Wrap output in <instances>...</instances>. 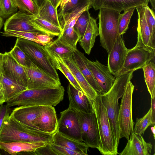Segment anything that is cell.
Returning <instances> with one entry per match:
<instances>
[{"instance_id": "obj_24", "label": "cell", "mask_w": 155, "mask_h": 155, "mask_svg": "<svg viewBox=\"0 0 155 155\" xmlns=\"http://www.w3.org/2000/svg\"><path fill=\"white\" fill-rule=\"evenodd\" d=\"M75 62L84 78L97 94L101 95L102 90L95 79L88 64V59L77 48L72 54Z\"/></svg>"}, {"instance_id": "obj_4", "label": "cell", "mask_w": 155, "mask_h": 155, "mask_svg": "<svg viewBox=\"0 0 155 155\" xmlns=\"http://www.w3.org/2000/svg\"><path fill=\"white\" fill-rule=\"evenodd\" d=\"M97 119L100 139V145L98 149L104 155L118 154L117 147L112 132L106 108L103 105L100 95L91 100Z\"/></svg>"}, {"instance_id": "obj_13", "label": "cell", "mask_w": 155, "mask_h": 155, "mask_svg": "<svg viewBox=\"0 0 155 155\" xmlns=\"http://www.w3.org/2000/svg\"><path fill=\"white\" fill-rule=\"evenodd\" d=\"M121 36H119L108 55L107 66L111 73L117 76L122 68L128 51Z\"/></svg>"}, {"instance_id": "obj_8", "label": "cell", "mask_w": 155, "mask_h": 155, "mask_svg": "<svg viewBox=\"0 0 155 155\" xmlns=\"http://www.w3.org/2000/svg\"><path fill=\"white\" fill-rule=\"evenodd\" d=\"M76 112L80 125L82 141L89 147L98 150L100 145V139L94 112Z\"/></svg>"}, {"instance_id": "obj_41", "label": "cell", "mask_w": 155, "mask_h": 155, "mask_svg": "<svg viewBox=\"0 0 155 155\" xmlns=\"http://www.w3.org/2000/svg\"><path fill=\"white\" fill-rule=\"evenodd\" d=\"M90 13L89 10L83 12L76 21L74 28L78 34L80 39L82 37L86 28Z\"/></svg>"}, {"instance_id": "obj_19", "label": "cell", "mask_w": 155, "mask_h": 155, "mask_svg": "<svg viewBox=\"0 0 155 155\" xmlns=\"http://www.w3.org/2000/svg\"><path fill=\"white\" fill-rule=\"evenodd\" d=\"M58 123L54 107L52 106H45L33 124L37 129L41 131L53 134L57 130Z\"/></svg>"}, {"instance_id": "obj_28", "label": "cell", "mask_w": 155, "mask_h": 155, "mask_svg": "<svg viewBox=\"0 0 155 155\" xmlns=\"http://www.w3.org/2000/svg\"><path fill=\"white\" fill-rule=\"evenodd\" d=\"M47 52L52 64L56 69L60 71L74 87L82 91L72 73L61 56L55 53Z\"/></svg>"}, {"instance_id": "obj_34", "label": "cell", "mask_w": 155, "mask_h": 155, "mask_svg": "<svg viewBox=\"0 0 155 155\" xmlns=\"http://www.w3.org/2000/svg\"><path fill=\"white\" fill-rule=\"evenodd\" d=\"M45 48L47 51L56 53L61 56L72 55L77 49L65 45L58 38L54 40L50 45L45 47Z\"/></svg>"}, {"instance_id": "obj_2", "label": "cell", "mask_w": 155, "mask_h": 155, "mask_svg": "<svg viewBox=\"0 0 155 155\" xmlns=\"http://www.w3.org/2000/svg\"><path fill=\"white\" fill-rule=\"evenodd\" d=\"M53 134L33 129L18 121L10 115L4 118L0 130V141L52 142Z\"/></svg>"}, {"instance_id": "obj_21", "label": "cell", "mask_w": 155, "mask_h": 155, "mask_svg": "<svg viewBox=\"0 0 155 155\" xmlns=\"http://www.w3.org/2000/svg\"><path fill=\"white\" fill-rule=\"evenodd\" d=\"M45 106L32 105L19 106L13 110L10 115L29 127L37 129L33 124L41 114Z\"/></svg>"}, {"instance_id": "obj_54", "label": "cell", "mask_w": 155, "mask_h": 155, "mask_svg": "<svg viewBox=\"0 0 155 155\" xmlns=\"http://www.w3.org/2000/svg\"><path fill=\"white\" fill-rule=\"evenodd\" d=\"M149 2L151 4L152 8L151 9L153 10L155 12V0H149Z\"/></svg>"}, {"instance_id": "obj_43", "label": "cell", "mask_w": 155, "mask_h": 155, "mask_svg": "<svg viewBox=\"0 0 155 155\" xmlns=\"http://www.w3.org/2000/svg\"><path fill=\"white\" fill-rule=\"evenodd\" d=\"M50 147L56 155H80L77 152L64 147L55 144L52 142L49 143Z\"/></svg>"}, {"instance_id": "obj_45", "label": "cell", "mask_w": 155, "mask_h": 155, "mask_svg": "<svg viewBox=\"0 0 155 155\" xmlns=\"http://www.w3.org/2000/svg\"><path fill=\"white\" fill-rule=\"evenodd\" d=\"M35 155H56L49 143L38 148L35 151Z\"/></svg>"}, {"instance_id": "obj_14", "label": "cell", "mask_w": 155, "mask_h": 155, "mask_svg": "<svg viewBox=\"0 0 155 155\" xmlns=\"http://www.w3.org/2000/svg\"><path fill=\"white\" fill-rule=\"evenodd\" d=\"M4 74L18 84L27 88V81L24 67L12 57L9 52L3 54Z\"/></svg>"}, {"instance_id": "obj_15", "label": "cell", "mask_w": 155, "mask_h": 155, "mask_svg": "<svg viewBox=\"0 0 155 155\" xmlns=\"http://www.w3.org/2000/svg\"><path fill=\"white\" fill-rule=\"evenodd\" d=\"M91 7L95 10L102 8L120 12L141 5H148L149 0H88Z\"/></svg>"}, {"instance_id": "obj_35", "label": "cell", "mask_w": 155, "mask_h": 155, "mask_svg": "<svg viewBox=\"0 0 155 155\" xmlns=\"http://www.w3.org/2000/svg\"><path fill=\"white\" fill-rule=\"evenodd\" d=\"M152 119L151 110L150 108L147 113L142 117L136 119L134 132L136 134L142 135L143 134L147 129L150 126L155 125Z\"/></svg>"}, {"instance_id": "obj_55", "label": "cell", "mask_w": 155, "mask_h": 155, "mask_svg": "<svg viewBox=\"0 0 155 155\" xmlns=\"http://www.w3.org/2000/svg\"><path fill=\"white\" fill-rule=\"evenodd\" d=\"M151 131L153 134L154 139L155 138V125L151 127Z\"/></svg>"}, {"instance_id": "obj_3", "label": "cell", "mask_w": 155, "mask_h": 155, "mask_svg": "<svg viewBox=\"0 0 155 155\" xmlns=\"http://www.w3.org/2000/svg\"><path fill=\"white\" fill-rule=\"evenodd\" d=\"M64 91L61 85L27 89L8 100L6 104L9 107L22 105L55 106L63 100Z\"/></svg>"}, {"instance_id": "obj_53", "label": "cell", "mask_w": 155, "mask_h": 155, "mask_svg": "<svg viewBox=\"0 0 155 155\" xmlns=\"http://www.w3.org/2000/svg\"><path fill=\"white\" fill-rule=\"evenodd\" d=\"M39 8L43 3L45 0H33Z\"/></svg>"}, {"instance_id": "obj_22", "label": "cell", "mask_w": 155, "mask_h": 155, "mask_svg": "<svg viewBox=\"0 0 155 155\" xmlns=\"http://www.w3.org/2000/svg\"><path fill=\"white\" fill-rule=\"evenodd\" d=\"M61 57L72 73L83 93L91 100H94L97 93L82 74L73 60L72 55Z\"/></svg>"}, {"instance_id": "obj_27", "label": "cell", "mask_w": 155, "mask_h": 155, "mask_svg": "<svg viewBox=\"0 0 155 155\" xmlns=\"http://www.w3.org/2000/svg\"><path fill=\"white\" fill-rule=\"evenodd\" d=\"M91 8L88 0H83L76 7L69 12L62 14L60 21L62 31L68 27H74L76 21L84 12Z\"/></svg>"}, {"instance_id": "obj_38", "label": "cell", "mask_w": 155, "mask_h": 155, "mask_svg": "<svg viewBox=\"0 0 155 155\" xmlns=\"http://www.w3.org/2000/svg\"><path fill=\"white\" fill-rule=\"evenodd\" d=\"M1 35L5 37H15L27 39L37 43L36 36L39 33L38 32L21 31L12 30L5 31L0 32Z\"/></svg>"}, {"instance_id": "obj_42", "label": "cell", "mask_w": 155, "mask_h": 155, "mask_svg": "<svg viewBox=\"0 0 155 155\" xmlns=\"http://www.w3.org/2000/svg\"><path fill=\"white\" fill-rule=\"evenodd\" d=\"M0 5L3 13L2 18H6L18 12L13 0H0Z\"/></svg>"}, {"instance_id": "obj_50", "label": "cell", "mask_w": 155, "mask_h": 155, "mask_svg": "<svg viewBox=\"0 0 155 155\" xmlns=\"http://www.w3.org/2000/svg\"><path fill=\"white\" fill-rule=\"evenodd\" d=\"M69 0H60L59 3L60 8L58 12L59 13H58V16L60 17L61 15L64 7L67 4V3L69 1Z\"/></svg>"}, {"instance_id": "obj_46", "label": "cell", "mask_w": 155, "mask_h": 155, "mask_svg": "<svg viewBox=\"0 0 155 155\" xmlns=\"http://www.w3.org/2000/svg\"><path fill=\"white\" fill-rule=\"evenodd\" d=\"M11 110L7 104L1 105L0 106V130L2 125L3 120L7 116L10 115Z\"/></svg>"}, {"instance_id": "obj_49", "label": "cell", "mask_w": 155, "mask_h": 155, "mask_svg": "<svg viewBox=\"0 0 155 155\" xmlns=\"http://www.w3.org/2000/svg\"><path fill=\"white\" fill-rule=\"evenodd\" d=\"M151 116L153 121L155 122V98H151Z\"/></svg>"}, {"instance_id": "obj_36", "label": "cell", "mask_w": 155, "mask_h": 155, "mask_svg": "<svg viewBox=\"0 0 155 155\" xmlns=\"http://www.w3.org/2000/svg\"><path fill=\"white\" fill-rule=\"evenodd\" d=\"M19 11L34 15H37L39 8L33 0H13Z\"/></svg>"}, {"instance_id": "obj_11", "label": "cell", "mask_w": 155, "mask_h": 155, "mask_svg": "<svg viewBox=\"0 0 155 155\" xmlns=\"http://www.w3.org/2000/svg\"><path fill=\"white\" fill-rule=\"evenodd\" d=\"M60 114L57 131L68 137L82 141L80 125L76 112L68 108L61 112Z\"/></svg>"}, {"instance_id": "obj_56", "label": "cell", "mask_w": 155, "mask_h": 155, "mask_svg": "<svg viewBox=\"0 0 155 155\" xmlns=\"http://www.w3.org/2000/svg\"><path fill=\"white\" fill-rule=\"evenodd\" d=\"M4 24V21L3 18L0 17V30L2 28L3 25Z\"/></svg>"}, {"instance_id": "obj_9", "label": "cell", "mask_w": 155, "mask_h": 155, "mask_svg": "<svg viewBox=\"0 0 155 155\" xmlns=\"http://www.w3.org/2000/svg\"><path fill=\"white\" fill-rule=\"evenodd\" d=\"M23 67L26 77L27 89H40L61 85L60 80L55 79L32 62L29 66Z\"/></svg>"}, {"instance_id": "obj_10", "label": "cell", "mask_w": 155, "mask_h": 155, "mask_svg": "<svg viewBox=\"0 0 155 155\" xmlns=\"http://www.w3.org/2000/svg\"><path fill=\"white\" fill-rule=\"evenodd\" d=\"M155 54L152 51L140 47L135 46L128 49L124 65L117 76L129 71L142 69L154 58Z\"/></svg>"}, {"instance_id": "obj_44", "label": "cell", "mask_w": 155, "mask_h": 155, "mask_svg": "<svg viewBox=\"0 0 155 155\" xmlns=\"http://www.w3.org/2000/svg\"><path fill=\"white\" fill-rule=\"evenodd\" d=\"M53 37L48 34L39 33L36 36L37 43L45 47L48 46L54 41Z\"/></svg>"}, {"instance_id": "obj_29", "label": "cell", "mask_w": 155, "mask_h": 155, "mask_svg": "<svg viewBox=\"0 0 155 155\" xmlns=\"http://www.w3.org/2000/svg\"><path fill=\"white\" fill-rule=\"evenodd\" d=\"M37 15L61 28L58 16V9L55 8L51 0H44L39 7Z\"/></svg>"}, {"instance_id": "obj_31", "label": "cell", "mask_w": 155, "mask_h": 155, "mask_svg": "<svg viewBox=\"0 0 155 155\" xmlns=\"http://www.w3.org/2000/svg\"><path fill=\"white\" fill-rule=\"evenodd\" d=\"M0 81L5 90L6 102L27 89V87L18 84L10 78L4 74L0 75Z\"/></svg>"}, {"instance_id": "obj_30", "label": "cell", "mask_w": 155, "mask_h": 155, "mask_svg": "<svg viewBox=\"0 0 155 155\" xmlns=\"http://www.w3.org/2000/svg\"><path fill=\"white\" fill-rule=\"evenodd\" d=\"M30 21L41 33L48 34L54 37H58L62 32V29L61 28L42 18L38 15H33Z\"/></svg>"}, {"instance_id": "obj_33", "label": "cell", "mask_w": 155, "mask_h": 155, "mask_svg": "<svg viewBox=\"0 0 155 155\" xmlns=\"http://www.w3.org/2000/svg\"><path fill=\"white\" fill-rule=\"evenodd\" d=\"M58 38L62 43L68 46L76 49L80 37L73 27H68L62 31Z\"/></svg>"}, {"instance_id": "obj_16", "label": "cell", "mask_w": 155, "mask_h": 155, "mask_svg": "<svg viewBox=\"0 0 155 155\" xmlns=\"http://www.w3.org/2000/svg\"><path fill=\"white\" fill-rule=\"evenodd\" d=\"M67 92L69 102L68 108L76 112L90 113L94 112L91 100L82 91L76 89L69 83Z\"/></svg>"}, {"instance_id": "obj_1", "label": "cell", "mask_w": 155, "mask_h": 155, "mask_svg": "<svg viewBox=\"0 0 155 155\" xmlns=\"http://www.w3.org/2000/svg\"><path fill=\"white\" fill-rule=\"evenodd\" d=\"M134 71H130L117 76L110 90L100 95L102 102L106 109L112 132L117 147L120 141L118 117L119 107L118 101L123 96L128 82L133 77Z\"/></svg>"}, {"instance_id": "obj_6", "label": "cell", "mask_w": 155, "mask_h": 155, "mask_svg": "<svg viewBox=\"0 0 155 155\" xmlns=\"http://www.w3.org/2000/svg\"><path fill=\"white\" fill-rule=\"evenodd\" d=\"M15 44L20 48L31 62L55 79L60 80L57 70L52 64L44 46L18 38Z\"/></svg>"}, {"instance_id": "obj_52", "label": "cell", "mask_w": 155, "mask_h": 155, "mask_svg": "<svg viewBox=\"0 0 155 155\" xmlns=\"http://www.w3.org/2000/svg\"><path fill=\"white\" fill-rule=\"evenodd\" d=\"M51 1L55 8L58 9V8L59 6L60 0H51Z\"/></svg>"}, {"instance_id": "obj_18", "label": "cell", "mask_w": 155, "mask_h": 155, "mask_svg": "<svg viewBox=\"0 0 155 155\" xmlns=\"http://www.w3.org/2000/svg\"><path fill=\"white\" fill-rule=\"evenodd\" d=\"M145 5H141L136 8L138 16L137 31V42L135 46L147 48L155 52L152 46L151 35L149 27L146 18Z\"/></svg>"}, {"instance_id": "obj_48", "label": "cell", "mask_w": 155, "mask_h": 155, "mask_svg": "<svg viewBox=\"0 0 155 155\" xmlns=\"http://www.w3.org/2000/svg\"><path fill=\"white\" fill-rule=\"evenodd\" d=\"M6 102L5 92L3 84L0 81V105Z\"/></svg>"}, {"instance_id": "obj_26", "label": "cell", "mask_w": 155, "mask_h": 155, "mask_svg": "<svg viewBox=\"0 0 155 155\" xmlns=\"http://www.w3.org/2000/svg\"><path fill=\"white\" fill-rule=\"evenodd\" d=\"M98 35V27L97 20L92 17L89 13L86 28L83 36L79 41L81 46L87 54H90L96 38Z\"/></svg>"}, {"instance_id": "obj_7", "label": "cell", "mask_w": 155, "mask_h": 155, "mask_svg": "<svg viewBox=\"0 0 155 155\" xmlns=\"http://www.w3.org/2000/svg\"><path fill=\"white\" fill-rule=\"evenodd\" d=\"M134 86L130 81L128 83L121 97L118 117L120 138L129 139L134 131V123L132 115V98Z\"/></svg>"}, {"instance_id": "obj_39", "label": "cell", "mask_w": 155, "mask_h": 155, "mask_svg": "<svg viewBox=\"0 0 155 155\" xmlns=\"http://www.w3.org/2000/svg\"><path fill=\"white\" fill-rule=\"evenodd\" d=\"M9 52L21 66L28 67L30 65L31 61L20 48L16 44Z\"/></svg>"}, {"instance_id": "obj_32", "label": "cell", "mask_w": 155, "mask_h": 155, "mask_svg": "<svg viewBox=\"0 0 155 155\" xmlns=\"http://www.w3.org/2000/svg\"><path fill=\"white\" fill-rule=\"evenodd\" d=\"M145 81L151 98H155V65L150 61L142 68Z\"/></svg>"}, {"instance_id": "obj_40", "label": "cell", "mask_w": 155, "mask_h": 155, "mask_svg": "<svg viewBox=\"0 0 155 155\" xmlns=\"http://www.w3.org/2000/svg\"><path fill=\"white\" fill-rule=\"evenodd\" d=\"M145 15L151 35V43L155 49V12L148 5H145Z\"/></svg>"}, {"instance_id": "obj_47", "label": "cell", "mask_w": 155, "mask_h": 155, "mask_svg": "<svg viewBox=\"0 0 155 155\" xmlns=\"http://www.w3.org/2000/svg\"><path fill=\"white\" fill-rule=\"evenodd\" d=\"M83 0H69L64 6L61 15L70 12L76 7Z\"/></svg>"}, {"instance_id": "obj_12", "label": "cell", "mask_w": 155, "mask_h": 155, "mask_svg": "<svg viewBox=\"0 0 155 155\" xmlns=\"http://www.w3.org/2000/svg\"><path fill=\"white\" fill-rule=\"evenodd\" d=\"M88 63L95 79L102 90V94L106 93L114 83L116 77L111 73L107 66L97 60H88Z\"/></svg>"}, {"instance_id": "obj_20", "label": "cell", "mask_w": 155, "mask_h": 155, "mask_svg": "<svg viewBox=\"0 0 155 155\" xmlns=\"http://www.w3.org/2000/svg\"><path fill=\"white\" fill-rule=\"evenodd\" d=\"M127 143L120 155H150L152 145L145 141L141 135L132 131Z\"/></svg>"}, {"instance_id": "obj_25", "label": "cell", "mask_w": 155, "mask_h": 155, "mask_svg": "<svg viewBox=\"0 0 155 155\" xmlns=\"http://www.w3.org/2000/svg\"><path fill=\"white\" fill-rule=\"evenodd\" d=\"M79 153L80 155H87L89 147L82 141L66 136L57 131L53 135L52 142Z\"/></svg>"}, {"instance_id": "obj_57", "label": "cell", "mask_w": 155, "mask_h": 155, "mask_svg": "<svg viewBox=\"0 0 155 155\" xmlns=\"http://www.w3.org/2000/svg\"><path fill=\"white\" fill-rule=\"evenodd\" d=\"M0 17L2 18L3 17V13L2 11V10L1 7L0 5Z\"/></svg>"}, {"instance_id": "obj_23", "label": "cell", "mask_w": 155, "mask_h": 155, "mask_svg": "<svg viewBox=\"0 0 155 155\" xmlns=\"http://www.w3.org/2000/svg\"><path fill=\"white\" fill-rule=\"evenodd\" d=\"M43 142H31L23 141L11 142L0 141V149L8 153L16 155L26 152L35 151L38 148L46 145Z\"/></svg>"}, {"instance_id": "obj_5", "label": "cell", "mask_w": 155, "mask_h": 155, "mask_svg": "<svg viewBox=\"0 0 155 155\" xmlns=\"http://www.w3.org/2000/svg\"><path fill=\"white\" fill-rule=\"evenodd\" d=\"M99 10L98 27L100 43L108 54L120 36L118 20L121 12L105 8Z\"/></svg>"}, {"instance_id": "obj_37", "label": "cell", "mask_w": 155, "mask_h": 155, "mask_svg": "<svg viewBox=\"0 0 155 155\" xmlns=\"http://www.w3.org/2000/svg\"><path fill=\"white\" fill-rule=\"evenodd\" d=\"M135 8L134 7L125 10L120 14L118 20V29L120 35L125 34L128 29L131 18Z\"/></svg>"}, {"instance_id": "obj_58", "label": "cell", "mask_w": 155, "mask_h": 155, "mask_svg": "<svg viewBox=\"0 0 155 155\" xmlns=\"http://www.w3.org/2000/svg\"><path fill=\"white\" fill-rule=\"evenodd\" d=\"M1 154L0 153V155Z\"/></svg>"}, {"instance_id": "obj_17", "label": "cell", "mask_w": 155, "mask_h": 155, "mask_svg": "<svg viewBox=\"0 0 155 155\" xmlns=\"http://www.w3.org/2000/svg\"><path fill=\"white\" fill-rule=\"evenodd\" d=\"M33 15L19 11L17 12L6 20L4 24V31L39 32L30 21Z\"/></svg>"}, {"instance_id": "obj_51", "label": "cell", "mask_w": 155, "mask_h": 155, "mask_svg": "<svg viewBox=\"0 0 155 155\" xmlns=\"http://www.w3.org/2000/svg\"><path fill=\"white\" fill-rule=\"evenodd\" d=\"M3 54L0 53V75L4 74L3 65Z\"/></svg>"}]
</instances>
